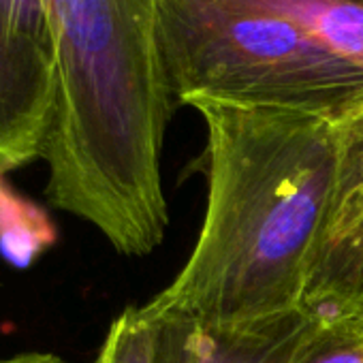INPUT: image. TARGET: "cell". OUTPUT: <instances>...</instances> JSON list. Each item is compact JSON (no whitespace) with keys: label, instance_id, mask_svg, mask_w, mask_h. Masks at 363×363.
<instances>
[{"label":"cell","instance_id":"obj_1","mask_svg":"<svg viewBox=\"0 0 363 363\" xmlns=\"http://www.w3.org/2000/svg\"><path fill=\"white\" fill-rule=\"evenodd\" d=\"M193 107L206 124V216L189 261L143 312L240 325L303 308L337 186L342 126L282 109Z\"/></svg>","mask_w":363,"mask_h":363},{"label":"cell","instance_id":"obj_2","mask_svg":"<svg viewBox=\"0 0 363 363\" xmlns=\"http://www.w3.org/2000/svg\"><path fill=\"white\" fill-rule=\"evenodd\" d=\"M56 105L43 143L45 197L126 257L169 225L160 156L175 109L156 39V0H45Z\"/></svg>","mask_w":363,"mask_h":363},{"label":"cell","instance_id":"obj_3","mask_svg":"<svg viewBox=\"0 0 363 363\" xmlns=\"http://www.w3.org/2000/svg\"><path fill=\"white\" fill-rule=\"evenodd\" d=\"M303 308L363 333V116L342 124L337 186Z\"/></svg>","mask_w":363,"mask_h":363},{"label":"cell","instance_id":"obj_4","mask_svg":"<svg viewBox=\"0 0 363 363\" xmlns=\"http://www.w3.org/2000/svg\"><path fill=\"white\" fill-rule=\"evenodd\" d=\"M314 323L306 308L240 325L160 318L156 363H289Z\"/></svg>","mask_w":363,"mask_h":363},{"label":"cell","instance_id":"obj_5","mask_svg":"<svg viewBox=\"0 0 363 363\" xmlns=\"http://www.w3.org/2000/svg\"><path fill=\"white\" fill-rule=\"evenodd\" d=\"M54 105V56L0 33V175L41 158Z\"/></svg>","mask_w":363,"mask_h":363},{"label":"cell","instance_id":"obj_6","mask_svg":"<svg viewBox=\"0 0 363 363\" xmlns=\"http://www.w3.org/2000/svg\"><path fill=\"white\" fill-rule=\"evenodd\" d=\"M58 240L50 214L18 195L0 175V257L13 267H30Z\"/></svg>","mask_w":363,"mask_h":363},{"label":"cell","instance_id":"obj_7","mask_svg":"<svg viewBox=\"0 0 363 363\" xmlns=\"http://www.w3.org/2000/svg\"><path fill=\"white\" fill-rule=\"evenodd\" d=\"M158 325L141 306L124 308L109 325L107 335L90 363H156Z\"/></svg>","mask_w":363,"mask_h":363},{"label":"cell","instance_id":"obj_8","mask_svg":"<svg viewBox=\"0 0 363 363\" xmlns=\"http://www.w3.org/2000/svg\"><path fill=\"white\" fill-rule=\"evenodd\" d=\"M289 363H363V333L340 320L316 318Z\"/></svg>","mask_w":363,"mask_h":363},{"label":"cell","instance_id":"obj_9","mask_svg":"<svg viewBox=\"0 0 363 363\" xmlns=\"http://www.w3.org/2000/svg\"><path fill=\"white\" fill-rule=\"evenodd\" d=\"M0 33L54 56V33L45 0H0Z\"/></svg>","mask_w":363,"mask_h":363},{"label":"cell","instance_id":"obj_10","mask_svg":"<svg viewBox=\"0 0 363 363\" xmlns=\"http://www.w3.org/2000/svg\"><path fill=\"white\" fill-rule=\"evenodd\" d=\"M0 363H67V361L52 352H22L9 359H0Z\"/></svg>","mask_w":363,"mask_h":363}]
</instances>
